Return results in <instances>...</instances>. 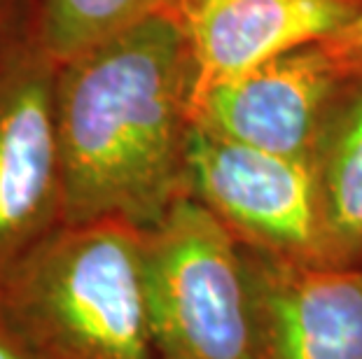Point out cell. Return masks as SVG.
Wrapping results in <instances>:
<instances>
[{"label":"cell","mask_w":362,"mask_h":359,"mask_svg":"<svg viewBox=\"0 0 362 359\" xmlns=\"http://www.w3.org/2000/svg\"><path fill=\"white\" fill-rule=\"evenodd\" d=\"M54 114L66 224L150 231L187 198L194 71L173 12L59 61Z\"/></svg>","instance_id":"6da1fadb"},{"label":"cell","mask_w":362,"mask_h":359,"mask_svg":"<svg viewBox=\"0 0 362 359\" xmlns=\"http://www.w3.org/2000/svg\"><path fill=\"white\" fill-rule=\"evenodd\" d=\"M143 233L115 219L64 224L0 285V312L42 359H159Z\"/></svg>","instance_id":"7a4b0ae2"},{"label":"cell","mask_w":362,"mask_h":359,"mask_svg":"<svg viewBox=\"0 0 362 359\" xmlns=\"http://www.w3.org/2000/svg\"><path fill=\"white\" fill-rule=\"evenodd\" d=\"M145 292L159 359H257L243 250L194 198L143 233Z\"/></svg>","instance_id":"3957f363"},{"label":"cell","mask_w":362,"mask_h":359,"mask_svg":"<svg viewBox=\"0 0 362 359\" xmlns=\"http://www.w3.org/2000/svg\"><path fill=\"white\" fill-rule=\"evenodd\" d=\"M187 196L243 248L327 266L318 182L304 159L274 154L194 126Z\"/></svg>","instance_id":"277c9868"},{"label":"cell","mask_w":362,"mask_h":359,"mask_svg":"<svg viewBox=\"0 0 362 359\" xmlns=\"http://www.w3.org/2000/svg\"><path fill=\"white\" fill-rule=\"evenodd\" d=\"M57 66L37 37L0 66V285L66 224Z\"/></svg>","instance_id":"5b68a950"},{"label":"cell","mask_w":362,"mask_h":359,"mask_svg":"<svg viewBox=\"0 0 362 359\" xmlns=\"http://www.w3.org/2000/svg\"><path fill=\"white\" fill-rule=\"evenodd\" d=\"M346 68L322 42L304 44L194 91V126L311 164Z\"/></svg>","instance_id":"8992f818"},{"label":"cell","mask_w":362,"mask_h":359,"mask_svg":"<svg viewBox=\"0 0 362 359\" xmlns=\"http://www.w3.org/2000/svg\"><path fill=\"white\" fill-rule=\"evenodd\" d=\"M241 250L257 359H362V264H304Z\"/></svg>","instance_id":"52a82bcc"},{"label":"cell","mask_w":362,"mask_h":359,"mask_svg":"<svg viewBox=\"0 0 362 359\" xmlns=\"http://www.w3.org/2000/svg\"><path fill=\"white\" fill-rule=\"evenodd\" d=\"M362 12V0H178L194 91L304 44L322 42Z\"/></svg>","instance_id":"ba28073f"},{"label":"cell","mask_w":362,"mask_h":359,"mask_svg":"<svg viewBox=\"0 0 362 359\" xmlns=\"http://www.w3.org/2000/svg\"><path fill=\"white\" fill-rule=\"evenodd\" d=\"M327 266L362 264V68H346L313 147Z\"/></svg>","instance_id":"9c48e42d"},{"label":"cell","mask_w":362,"mask_h":359,"mask_svg":"<svg viewBox=\"0 0 362 359\" xmlns=\"http://www.w3.org/2000/svg\"><path fill=\"white\" fill-rule=\"evenodd\" d=\"M175 7L178 0H35L37 40L54 59L64 61Z\"/></svg>","instance_id":"30bf717a"},{"label":"cell","mask_w":362,"mask_h":359,"mask_svg":"<svg viewBox=\"0 0 362 359\" xmlns=\"http://www.w3.org/2000/svg\"><path fill=\"white\" fill-rule=\"evenodd\" d=\"M37 37L35 0H0V66Z\"/></svg>","instance_id":"8fae6325"},{"label":"cell","mask_w":362,"mask_h":359,"mask_svg":"<svg viewBox=\"0 0 362 359\" xmlns=\"http://www.w3.org/2000/svg\"><path fill=\"white\" fill-rule=\"evenodd\" d=\"M322 44L344 68H362V12Z\"/></svg>","instance_id":"7c38bea8"},{"label":"cell","mask_w":362,"mask_h":359,"mask_svg":"<svg viewBox=\"0 0 362 359\" xmlns=\"http://www.w3.org/2000/svg\"><path fill=\"white\" fill-rule=\"evenodd\" d=\"M0 359H42L0 312Z\"/></svg>","instance_id":"4fadbf2b"}]
</instances>
